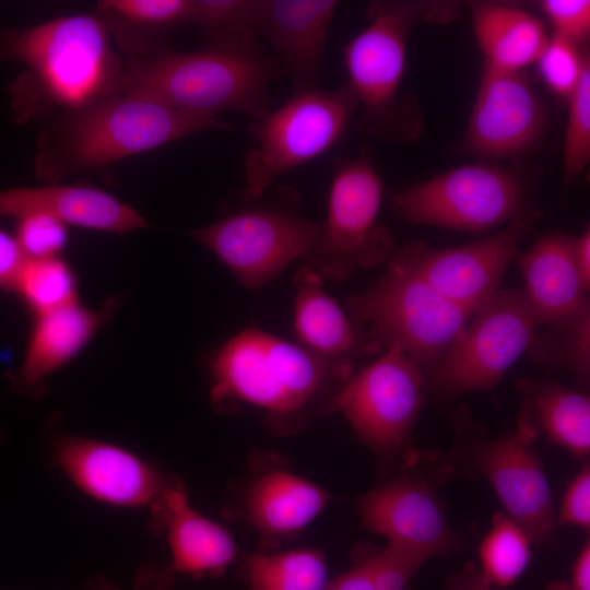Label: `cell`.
I'll return each instance as SVG.
<instances>
[{
	"label": "cell",
	"instance_id": "cell-1",
	"mask_svg": "<svg viewBox=\"0 0 590 590\" xmlns=\"http://www.w3.org/2000/svg\"><path fill=\"white\" fill-rule=\"evenodd\" d=\"M353 365L320 357L259 328H246L210 359L211 401L222 410L239 403L255 405L268 413L276 432L294 433L314 417L337 411Z\"/></svg>",
	"mask_w": 590,
	"mask_h": 590
},
{
	"label": "cell",
	"instance_id": "cell-2",
	"mask_svg": "<svg viewBox=\"0 0 590 590\" xmlns=\"http://www.w3.org/2000/svg\"><path fill=\"white\" fill-rule=\"evenodd\" d=\"M97 14H71L0 31V60L26 72L12 85V104L24 120L83 107L118 94L123 64Z\"/></svg>",
	"mask_w": 590,
	"mask_h": 590
},
{
	"label": "cell",
	"instance_id": "cell-3",
	"mask_svg": "<svg viewBox=\"0 0 590 590\" xmlns=\"http://www.w3.org/2000/svg\"><path fill=\"white\" fill-rule=\"evenodd\" d=\"M229 127L217 117L189 114L145 96L113 94L51 119L35 168L44 180L57 182L196 132Z\"/></svg>",
	"mask_w": 590,
	"mask_h": 590
},
{
	"label": "cell",
	"instance_id": "cell-4",
	"mask_svg": "<svg viewBox=\"0 0 590 590\" xmlns=\"http://www.w3.org/2000/svg\"><path fill=\"white\" fill-rule=\"evenodd\" d=\"M283 73L260 45L240 50L169 47L123 64L118 94L145 96L176 109L208 117L241 111L252 119L270 110L269 86Z\"/></svg>",
	"mask_w": 590,
	"mask_h": 590
},
{
	"label": "cell",
	"instance_id": "cell-5",
	"mask_svg": "<svg viewBox=\"0 0 590 590\" xmlns=\"http://www.w3.org/2000/svg\"><path fill=\"white\" fill-rule=\"evenodd\" d=\"M389 199L394 213L410 223L463 232L532 223L538 215L524 175L485 160L436 174Z\"/></svg>",
	"mask_w": 590,
	"mask_h": 590
},
{
	"label": "cell",
	"instance_id": "cell-6",
	"mask_svg": "<svg viewBox=\"0 0 590 590\" xmlns=\"http://www.w3.org/2000/svg\"><path fill=\"white\" fill-rule=\"evenodd\" d=\"M344 310L381 352H400L422 368L455 344L472 315L422 280L389 266L365 292L351 295Z\"/></svg>",
	"mask_w": 590,
	"mask_h": 590
},
{
	"label": "cell",
	"instance_id": "cell-7",
	"mask_svg": "<svg viewBox=\"0 0 590 590\" xmlns=\"http://www.w3.org/2000/svg\"><path fill=\"white\" fill-rule=\"evenodd\" d=\"M447 8L413 1H375L368 5L366 26L342 48L346 84L363 108L365 131L374 135L397 131L404 116L399 91L412 30L418 21L453 16L455 10Z\"/></svg>",
	"mask_w": 590,
	"mask_h": 590
},
{
	"label": "cell",
	"instance_id": "cell-8",
	"mask_svg": "<svg viewBox=\"0 0 590 590\" xmlns=\"http://www.w3.org/2000/svg\"><path fill=\"white\" fill-rule=\"evenodd\" d=\"M357 107L345 84L296 93L253 119L249 134L255 145L244 158V201L259 200L279 176L327 152L340 140Z\"/></svg>",
	"mask_w": 590,
	"mask_h": 590
},
{
	"label": "cell",
	"instance_id": "cell-9",
	"mask_svg": "<svg viewBox=\"0 0 590 590\" xmlns=\"http://www.w3.org/2000/svg\"><path fill=\"white\" fill-rule=\"evenodd\" d=\"M384 181L365 153L341 163L328 194L318 239L305 255L322 279L342 282L355 271L388 262L394 252L390 231L379 220Z\"/></svg>",
	"mask_w": 590,
	"mask_h": 590
},
{
	"label": "cell",
	"instance_id": "cell-10",
	"mask_svg": "<svg viewBox=\"0 0 590 590\" xmlns=\"http://www.w3.org/2000/svg\"><path fill=\"white\" fill-rule=\"evenodd\" d=\"M189 233L221 260L245 286L259 290L319 237L322 222L304 217L294 196L257 200Z\"/></svg>",
	"mask_w": 590,
	"mask_h": 590
},
{
	"label": "cell",
	"instance_id": "cell-11",
	"mask_svg": "<svg viewBox=\"0 0 590 590\" xmlns=\"http://www.w3.org/2000/svg\"><path fill=\"white\" fill-rule=\"evenodd\" d=\"M540 327L522 288L498 290L472 312L455 344L423 368L425 382L446 396L491 390Z\"/></svg>",
	"mask_w": 590,
	"mask_h": 590
},
{
	"label": "cell",
	"instance_id": "cell-12",
	"mask_svg": "<svg viewBox=\"0 0 590 590\" xmlns=\"http://www.w3.org/2000/svg\"><path fill=\"white\" fill-rule=\"evenodd\" d=\"M425 384L421 365L400 352L382 351L351 376L338 397L337 411L365 445L391 456L410 444Z\"/></svg>",
	"mask_w": 590,
	"mask_h": 590
},
{
	"label": "cell",
	"instance_id": "cell-13",
	"mask_svg": "<svg viewBox=\"0 0 590 590\" xmlns=\"http://www.w3.org/2000/svg\"><path fill=\"white\" fill-rule=\"evenodd\" d=\"M530 222H517L485 238L450 248L409 241L394 250L389 267L411 274L457 305L474 311L499 288L517 258Z\"/></svg>",
	"mask_w": 590,
	"mask_h": 590
},
{
	"label": "cell",
	"instance_id": "cell-14",
	"mask_svg": "<svg viewBox=\"0 0 590 590\" xmlns=\"http://www.w3.org/2000/svg\"><path fill=\"white\" fill-rule=\"evenodd\" d=\"M547 128L545 107L523 72L483 68L463 133L465 152L493 162L517 157L538 146Z\"/></svg>",
	"mask_w": 590,
	"mask_h": 590
},
{
	"label": "cell",
	"instance_id": "cell-15",
	"mask_svg": "<svg viewBox=\"0 0 590 590\" xmlns=\"http://www.w3.org/2000/svg\"><path fill=\"white\" fill-rule=\"evenodd\" d=\"M358 510L363 523L388 544L427 559L459 544L435 492L417 476L403 475L370 491Z\"/></svg>",
	"mask_w": 590,
	"mask_h": 590
},
{
	"label": "cell",
	"instance_id": "cell-16",
	"mask_svg": "<svg viewBox=\"0 0 590 590\" xmlns=\"http://www.w3.org/2000/svg\"><path fill=\"white\" fill-rule=\"evenodd\" d=\"M535 437L518 426L497 439L476 447V465L496 492L512 520L531 539L546 534L554 524L550 485L536 453Z\"/></svg>",
	"mask_w": 590,
	"mask_h": 590
},
{
	"label": "cell",
	"instance_id": "cell-17",
	"mask_svg": "<svg viewBox=\"0 0 590 590\" xmlns=\"http://www.w3.org/2000/svg\"><path fill=\"white\" fill-rule=\"evenodd\" d=\"M56 456L79 487L114 505L152 504L168 483L134 455L94 439L64 436L57 442Z\"/></svg>",
	"mask_w": 590,
	"mask_h": 590
},
{
	"label": "cell",
	"instance_id": "cell-18",
	"mask_svg": "<svg viewBox=\"0 0 590 590\" xmlns=\"http://www.w3.org/2000/svg\"><path fill=\"white\" fill-rule=\"evenodd\" d=\"M335 0H260L257 34L270 44L295 94L317 88Z\"/></svg>",
	"mask_w": 590,
	"mask_h": 590
},
{
	"label": "cell",
	"instance_id": "cell-19",
	"mask_svg": "<svg viewBox=\"0 0 590 590\" xmlns=\"http://www.w3.org/2000/svg\"><path fill=\"white\" fill-rule=\"evenodd\" d=\"M573 239L553 231L517 256L521 288L540 326H565L590 316L589 291L575 263Z\"/></svg>",
	"mask_w": 590,
	"mask_h": 590
},
{
	"label": "cell",
	"instance_id": "cell-20",
	"mask_svg": "<svg viewBox=\"0 0 590 590\" xmlns=\"http://www.w3.org/2000/svg\"><path fill=\"white\" fill-rule=\"evenodd\" d=\"M40 213L64 224L113 234L150 227L132 206L92 186L57 185L0 190V216Z\"/></svg>",
	"mask_w": 590,
	"mask_h": 590
},
{
	"label": "cell",
	"instance_id": "cell-21",
	"mask_svg": "<svg viewBox=\"0 0 590 590\" xmlns=\"http://www.w3.org/2000/svg\"><path fill=\"white\" fill-rule=\"evenodd\" d=\"M153 527L166 533L172 570L196 578L222 575L236 557L231 534L197 512L181 484L169 482L152 503Z\"/></svg>",
	"mask_w": 590,
	"mask_h": 590
},
{
	"label": "cell",
	"instance_id": "cell-22",
	"mask_svg": "<svg viewBox=\"0 0 590 590\" xmlns=\"http://www.w3.org/2000/svg\"><path fill=\"white\" fill-rule=\"evenodd\" d=\"M322 280L307 264L295 275L294 329L298 344L320 357L351 364L357 358L380 354L327 294Z\"/></svg>",
	"mask_w": 590,
	"mask_h": 590
},
{
	"label": "cell",
	"instance_id": "cell-23",
	"mask_svg": "<svg viewBox=\"0 0 590 590\" xmlns=\"http://www.w3.org/2000/svg\"><path fill=\"white\" fill-rule=\"evenodd\" d=\"M116 302L109 299L102 309H91L78 300L36 315L20 377L34 386L72 361L108 321Z\"/></svg>",
	"mask_w": 590,
	"mask_h": 590
},
{
	"label": "cell",
	"instance_id": "cell-24",
	"mask_svg": "<svg viewBox=\"0 0 590 590\" xmlns=\"http://www.w3.org/2000/svg\"><path fill=\"white\" fill-rule=\"evenodd\" d=\"M518 426L534 437L543 434L578 458L590 452V399L546 378H520Z\"/></svg>",
	"mask_w": 590,
	"mask_h": 590
},
{
	"label": "cell",
	"instance_id": "cell-25",
	"mask_svg": "<svg viewBox=\"0 0 590 590\" xmlns=\"http://www.w3.org/2000/svg\"><path fill=\"white\" fill-rule=\"evenodd\" d=\"M475 40L484 67L523 72L535 63L550 35L543 22L521 8L494 1H479L470 7Z\"/></svg>",
	"mask_w": 590,
	"mask_h": 590
},
{
	"label": "cell",
	"instance_id": "cell-26",
	"mask_svg": "<svg viewBox=\"0 0 590 590\" xmlns=\"http://www.w3.org/2000/svg\"><path fill=\"white\" fill-rule=\"evenodd\" d=\"M329 495L297 475L274 471L258 477L249 489L246 509L261 533L283 536L310 523L327 506Z\"/></svg>",
	"mask_w": 590,
	"mask_h": 590
},
{
	"label": "cell",
	"instance_id": "cell-27",
	"mask_svg": "<svg viewBox=\"0 0 590 590\" xmlns=\"http://www.w3.org/2000/svg\"><path fill=\"white\" fill-rule=\"evenodd\" d=\"M192 0H102L96 13L130 57L168 48L170 32L191 22Z\"/></svg>",
	"mask_w": 590,
	"mask_h": 590
},
{
	"label": "cell",
	"instance_id": "cell-28",
	"mask_svg": "<svg viewBox=\"0 0 590 590\" xmlns=\"http://www.w3.org/2000/svg\"><path fill=\"white\" fill-rule=\"evenodd\" d=\"M250 590H326L329 580L321 552L312 548L247 558Z\"/></svg>",
	"mask_w": 590,
	"mask_h": 590
},
{
	"label": "cell",
	"instance_id": "cell-29",
	"mask_svg": "<svg viewBox=\"0 0 590 590\" xmlns=\"http://www.w3.org/2000/svg\"><path fill=\"white\" fill-rule=\"evenodd\" d=\"M259 3L260 0H192L191 22L202 28L205 48H255L259 46Z\"/></svg>",
	"mask_w": 590,
	"mask_h": 590
},
{
	"label": "cell",
	"instance_id": "cell-30",
	"mask_svg": "<svg viewBox=\"0 0 590 590\" xmlns=\"http://www.w3.org/2000/svg\"><path fill=\"white\" fill-rule=\"evenodd\" d=\"M530 540L526 530L508 515H496L480 544L479 578L491 587L512 585L529 564Z\"/></svg>",
	"mask_w": 590,
	"mask_h": 590
},
{
	"label": "cell",
	"instance_id": "cell-31",
	"mask_svg": "<svg viewBox=\"0 0 590 590\" xmlns=\"http://www.w3.org/2000/svg\"><path fill=\"white\" fill-rule=\"evenodd\" d=\"M535 332L527 351L531 359L550 369L567 370L586 388L590 377V316L565 326Z\"/></svg>",
	"mask_w": 590,
	"mask_h": 590
},
{
	"label": "cell",
	"instance_id": "cell-32",
	"mask_svg": "<svg viewBox=\"0 0 590 590\" xmlns=\"http://www.w3.org/2000/svg\"><path fill=\"white\" fill-rule=\"evenodd\" d=\"M11 290L35 316L78 300L74 273L60 257L25 259Z\"/></svg>",
	"mask_w": 590,
	"mask_h": 590
},
{
	"label": "cell",
	"instance_id": "cell-33",
	"mask_svg": "<svg viewBox=\"0 0 590 590\" xmlns=\"http://www.w3.org/2000/svg\"><path fill=\"white\" fill-rule=\"evenodd\" d=\"M566 99L563 180L569 187L579 179L590 161V68Z\"/></svg>",
	"mask_w": 590,
	"mask_h": 590
},
{
	"label": "cell",
	"instance_id": "cell-34",
	"mask_svg": "<svg viewBox=\"0 0 590 590\" xmlns=\"http://www.w3.org/2000/svg\"><path fill=\"white\" fill-rule=\"evenodd\" d=\"M535 64L548 90L567 98L590 68V58L578 45L551 35Z\"/></svg>",
	"mask_w": 590,
	"mask_h": 590
},
{
	"label": "cell",
	"instance_id": "cell-35",
	"mask_svg": "<svg viewBox=\"0 0 590 590\" xmlns=\"http://www.w3.org/2000/svg\"><path fill=\"white\" fill-rule=\"evenodd\" d=\"M14 237L25 259L59 257L68 243V225L47 214H24L17 217Z\"/></svg>",
	"mask_w": 590,
	"mask_h": 590
},
{
	"label": "cell",
	"instance_id": "cell-36",
	"mask_svg": "<svg viewBox=\"0 0 590 590\" xmlns=\"http://www.w3.org/2000/svg\"><path fill=\"white\" fill-rule=\"evenodd\" d=\"M375 590H405L426 557L409 550L387 544L364 558Z\"/></svg>",
	"mask_w": 590,
	"mask_h": 590
},
{
	"label": "cell",
	"instance_id": "cell-37",
	"mask_svg": "<svg viewBox=\"0 0 590 590\" xmlns=\"http://www.w3.org/2000/svg\"><path fill=\"white\" fill-rule=\"evenodd\" d=\"M540 9L551 24L552 35L578 46L588 40L590 35L589 0H543Z\"/></svg>",
	"mask_w": 590,
	"mask_h": 590
},
{
	"label": "cell",
	"instance_id": "cell-38",
	"mask_svg": "<svg viewBox=\"0 0 590 590\" xmlns=\"http://www.w3.org/2000/svg\"><path fill=\"white\" fill-rule=\"evenodd\" d=\"M558 521L589 531L590 528V469L588 465L569 483L560 504Z\"/></svg>",
	"mask_w": 590,
	"mask_h": 590
},
{
	"label": "cell",
	"instance_id": "cell-39",
	"mask_svg": "<svg viewBox=\"0 0 590 590\" xmlns=\"http://www.w3.org/2000/svg\"><path fill=\"white\" fill-rule=\"evenodd\" d=\"M173 583L172 569H149L139 571L135 578L137 590H169ZM84 590H119L103 576L87 580Z\"/></svg>",
	"mask_w": 590,
	"mask_h": 590
},
{
	"label": "cell",
	"instance_id": "cell-40",
	"mask_svg": "<svg viewBox=\"0 0 590 590\" xmlns=\"http://www.w3.org/2000/svg\"><path fill=\"white\" fill-rule=\"evenodd\" d=\"M24 261L15 237L0 229V290H11Z\"/></svg>",
	"mask_w": 590,
	"mask_h": 590
},
{
	"label": "cell",
	"instance_id": "cell-41",
	"mask_svg": "<svg viewBox=\"0 0 590 590\" xmlns=\"http://www.w3.org/2000/svg\"><path fill=\"white\" fill-rule=\"evenodd\" d=\"M546 590H590L589 540L577 555L569 578L550 583Z\"/></svg>",
	"mask_w": 590,
	"mask_h": 590
},
{
	"label": "cell",
	"instance_id": "cell-42",
	"mask_svg": "<svg viewBox=\"0 0 590 590\" xmlns=\"http://www.w3.org/2000/svg\"><path fill=\"white\" fill-rule=\"evenodd\" d=\"M326 590H375L364 559L329 581Z\"/></svg>",
	"mask_w": 590,
	"mask_h": 590
},
{
	"label": "cell",
	"instance_id": "cell-43",
	"mask_svg": "<svg viewBox=\"0 0 590 590\" xmlns=\"http://www.w3.org/2000/svg\"><path fill=\"white\" fill-rule=\"evenodd\" d=\"M574 259L580 278L589 291L590 288V229L586 228L573 239Z\"/></svg>",
	"mask_w": 590,
	"mask_h": 590
},
{
	"label": "cell",
	"instance_id": "cell-44",
	"mask_svg": "<svg viewBox=\"0 0 590 590\" xmlns=\"http://www.w3.org/2000/svg\"><path fill=\"white\" fill-rule=\"evenodd\" d=\"M468 590H494L491 586L484 583L480 578L472 581Z\"/></svg>",
	"mask_w": 590,
	"mask_h": 590
}]
</instances>
